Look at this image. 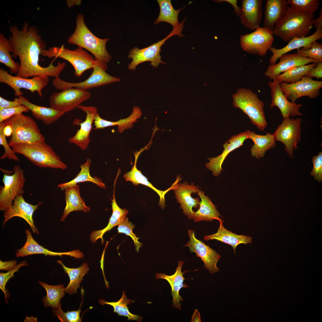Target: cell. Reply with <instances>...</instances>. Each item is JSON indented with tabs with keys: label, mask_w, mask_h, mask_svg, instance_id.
<instances>
[{
	"label": "cell",
	"mask_w": 322,
	"mask_h": 322,
	"mask_svg": "<svg viewBox=\"0 0 322 322\" xmlns=\"http://www.w3.org/2000/svg\"><path fill=\"white\" fill-rule=\"evenodd\" d=\"M53 313L58 317L62 322H81L82 318L80 317L81 312L80 307L77 310L67 311L64 312L61 308V305L57 309H53Z\"/></svg>",
	"instance_id": "bcb514c9"
},
{
	"label": "cell",
	"mask_w": 322,
	"mask_h": 322,
	"mask_svg": "<svg viewBox=\"0 0 322 322\" xmlns=\"http://www.w3.org/2000/svg\"><path fill=\"white\" fill-rule=\"evenodd\" d=\"M239 17L241 24L252 30L260 27L262 16V0H242Z\"/></svg>",
	"instance_id": "7402d4cb"
},
{
	"label": "cell",
	"mask_w": 322,
	"mask_h": 322,
	"mask_svg": "<svg viewBox=\"0 0 322 322\" xmlns=\"http://www.w3.org/2000/svg\"><path fill=\"white\" fill-rule=\"evenodd\" d=\"M4 132L6 137H10L12 135V129L11 126L9 125H6L4 128Z\"/></svg>",
	"instance_id": "680465c9"
},
{
	"label": "cell",
	"mask_w": 322,
	"mask_h": 322,
	"mask_svg": "<svg viewBox=\"0 0 322 322\" xmlns=\"http://www.w3.org/2000/svg\"><path fill=\"white\" fill-rule=\"evenodd\" d=\"M15 99L19 102L21 105L28 108L36 120H40L47 125L57 121L65 114L51 107L41 106L33 104L22 96Z\"/></svg>",
	"instance_id": "f1b7e54d"
},
{
	"label": "cell",
	"mask_w": 322,
	"mask_h": 322,
	"mask_svg": "<svg viewBox=\"0 0 322 322\" xmlns=\"http://www.w3.org/2000/svg\"><path fill=\"white\" fill-rule=\"evenodd\" d=\"M191 322H201L200 314L198 310L196 309L192 316Z\"/></svg>",
	"instance_id": "6f0895ef"
},
{
	"label": "cell",
	"mask_w": 322,
	"mask_h": 322,
	"mask_svg": "<svg viewBox=\"0 0 322 322\" xmlns=\"http://www.w3.org/2000/svg\"><path fill=\"white\" fill-rule=\"evenodd\" d=\"M39 284L46 290L47 294L43 298L42 301L45 307H51L57 309L61 305V300L65 295V288L64 285L60 284L51 285L39 281Z\"/></svg>",
	"instance_id": "f35d334b"
},
{
	"label": "cell",
	"mask_w": 322,
	"mask_h": 322,
	"mask_svg": "<svg viewBox=\"0 0 322 322\" xmlns=\"http://www.w3.org/2000/svg\"><path fill=\"white\" fill-rule=\"evenodd\" d=\"M185 21L183 20L179 27L174 28L171 32L165 38L149 46L139 49L134 47L129 51L128 55L129 59H132L131 62L128 65V69L130 70H134L139 64L146 61L151 62L150 64L154 68L157 67L160 64H166L161 60L160 52L161 47L165 41L173 35H177L179 37L183 36L182 32L183 27Z\"/></svg>",
	"instance_id": "52a82bcc"
},
{
	"label": "cell",
	"mask_w": 322,
	"mask_h": 322,
	"mask_svg": "<svg viewBox=\"0 0 322 322\" xmlns=\"http://www.w3.org/2000/svg\"><path fill=\"white\" fill-rule=\"evenodd\" d=\"M22 105L17 100L15 99L13 101L7 100L0 96V109L10 108Z\"/></svg>",
	"instance_id": "f5cc1de1"
},
{
	"label": "cell",
	"mask_w": 322,
	"mask_h": 322,
	"mask_svg": "<svg viewBox=\"0 0 322 322\" xmlns=\"http://www.w3.org/2000/svg\"><path fill=\"white\" fill-rule=\"evenodd\" d=\"M118 176V175H117L114 181L113 198L111 199L112 214L109 219L107 225L105 228L102 230L94 231L90 233V240L93 244L95 243L98 239H100L101 244H103L104 242V241L103 239L104 234L114 227L119 225L122 223L126 218V215L129 213L128 211L126 209H122L119 206L116 200L115 195V187Z\"/></svg>",
	"instance_id": "4316f807"
},
{
	"label": "cell",
	"mask_w": 322,
	"mask_h": 322,
	"mask_svg": "<svg viewBox=\"0 0 322 322\" xmlns=\"http://www.w3.org/2000/svg\"><path fill=\"white\" fill-rule=\"evenodd\" d=\"M157 1L159 5L160 11L158 17L154 22V24L164 22L170 24L173 28L179 27L180 23L178 21V16L182 9L175 10L171 0H157Z\"/></svg>",
	"instance_id": "74e56055"
},
{
	"label": "cell",
	"mask_w": 322,
	"mask_h": 322,
	"mask_svg": "<svg viewBox=\"0 0 322 322\" xmlns=\"http://www.w3.org/2000/svg\"><path fill=\"white\" fill-rule=\"evenodd\" d=\"M5 126L4 121L0 123V145L3 146L5 150L3 155L0 157V160H2L7 158L10 160L19 161V160L18 157L16 155L12 149L10 148V146L7 142L6 136L4 132V128Z\"/></svg>",
	"instance_id": "c3c4849f"
},
{
	"label": "cell",
	"mask_w": 322,
	"mask_h": 322,
	"mask_svg": "<svg viewBox=\"0 0 322 322\" xmlns=\"http://www.w3.org/2000/svg\"><path fill=\"white\" fill-rule=\"evenodd\" d=\"M57 262L62 266L65 273L68 274L70 279L69 284L65 288V292L71 295L76 293L77 292V289L80 287V284L83 280V277L89 271L87 263H84L80 267L77 268H70L66 267L62 261L58 260Z\"/></svg>",
	"instance_id": "d590c367"
},
{
	"label": "cell",
	"mask_w": 322,
	"mask_h": 322,
	"mask_svg": "<svg viewBox=\"0 0 322 322\" xmlns=\"http://www.w3.org/2000/svg\"><path fill=\"white\" fill-rule=\"evenodd\" d=\"M142 115L141 109L137 106H134L132 112L129 116L125 118L120 119L115 121L103 119L97 112L95 116L94 121L95 129H103L108 127L117 126L118 132L122 133L125 130L131 128L134 125L133 123L141 117Z\"/></svg>",
	"instance_id": "4dcf8cb0"
},
{
	"label": "cell",
	"mask_w": 322,
	"mask_h": 322,
	"mask_svg": "<svg viewBox=\"0 0 322 322\" xmlns=\"http://www.w3.org/2000/svg\"><path fill=\"white\" fill-rule=\"evenodd\" d=\"M247 139L248 137L246 131L231 137L223 145L224 150L221 154L216 157L208 158L210 162L205 164L206 167L212 172L214 176H218L222 170V165L228 154L242 145Z\"/></svg>",
	"instance_id": "cb8c5ba5"
},
{
	"label": "cell",
	"mask_w": 322,
	"mask_h": 322,
	"mask_svg": "<svg viewBox=\"0 0 322 322\" xmlns=\"http://www.w3.org/2000/svg\"><path fill=\"white\" fill-rule=\"evenodd\" d=\"M302 119L288 118L284 119L273 134L275 141H279L285 145V150L292 158L294 150L298 148V144L301 139Z\"/></svg>",
	"instance_id": "4fadbf2b"
},
{
	"label": "cell",
	"mask_w": 322,
	"mask_h": 322,
	"mask_svg": "<svg viewBox=\"0 0 322 322\" xmlns=\"http://www.w3.org/2000/svg\"><path fill=\"white\" fill-rule=\"evenodd\" d=\"M190 240L184 247H188L190 251L195 253L196 257L200 258L203 262L205 268L212 274L217 272L219 269L217 264L221 255L200 240L196 238L195 231L188 230Z\"/></svg>",
	"instance_id": "2e32d148"
},
{
	"label": "cell",
	"mask_w": 322,
	"mask_h": 322,
	"mask_svg": "<svg viewBox=\"0 0 322 322\" xmlns=\"http://www.w3.org/2000/svg\"><path fill=\"white\" fill-rule=\"evenodd\" d=\"M134 227V225L129 221L128 217H126L123 222L118 225L117 230L119 233L125 234L132 239L134 243L135 250L138 252L143 244L139 242V238L137 237L132 232V230Z\"/></svg>",
	"instance_id": "7dc6e473"
},
{
	"label": "cell",
	"mask_w": 322,
	"mask_h": 322,
	"mask_svg": "<svg viewBox=\"0 0 322 322\" xmlns=\"http://www.w3.org/2000/svg\"><path fill=\"white\" fill-rule=\"evenodd\" d=\"M185 261L180 260L178 262V266L175 273L171 275H167L164 273H157L155 277L157 279H163L166 280L170 284L171 289V294L173 298L172 306L179 310H181L180 301L183 302V299L179 295V291L182 288L189 287L184 283L186 279L183 276L184 272H182V267Z\"/></svg>",
	"instance_id": "484cf974"
},
{
	"label": "cell",
	"mask_w": 322,
	"mask_h": 322,
	"mask_svg": "<svg viewBox=\"0 0 322 322\" xmlns=\"http://www.w3.org/2000/svg\"><path fill=\"white\" fill-rule=\"evenodd\" d=\"M312 161L313 168L310 174L318 182H321L322 181V151L320 152L317 156L313 157Z\"/></svg>",
	"instance_id": "f907efd6"
},
{
	"label": "cell",
	"mask_w": 322,
	"mask_h": 322,
	"mask_svg": "<svg viewBox=\"0 0 322 322\" xmlns=\"http://www.w3.org/2000/svg\"><path fill=\"white\" fill-rule=\"evenodd\" d=\"M91 162L90 159H87L86 162L80 165L81 170L74 179L69 182L58 184V187L61 190H64L67 188L74 186L77 183L90 182L101 188H106L105 185L102 182L101 179L96 176L92 177L90 175V167Z\"/></svg>",
	"instance_id": "8d00e7d4"
},
{
	"label": "cell",
	"mask_w": 322,
	"mask_h": 322,
	"mask_svg": "<svg viewBox=\"0 0 322 322\" xmlns=\"http://www.w3.org/2000/svg\"><path fill=\"white\" fill-rule=\"evenodd\" d=\"M9 50L13 58L18 57L20 66L16 76L25 78L39 76L49 80V77H59L66 64L58 61L56 66L52 61L47 67L39 63V55L46 49V44L38 28L25 22L20 29L16 25L9 28Z\"/></svg>",
	"instance_id": "6da1fadb"
},
{
	"label": "cell",
	"mask_w": 322,
	"mask_h": 322,
	"mask_svg": "<svg viewBox=\"0 0 322 322\" xmlns=\"http://www.w3.org/2000/svg\"><path fill=\"white\" fill-rule=\"evenodd\" d=\"M286 0H267L265 6L264 27L272 32L283 18L288 5Z\"/></svg>",
	"instance_id": "f546056e"
},
{
	"label": "cell",
	"mask_w": 322,
	"mask_h": 322,
	"mask_svg": "<svg viewBox=\"0 0 322 322\" xmlns=\"http://www.w3.org/2000/svg\"><path fill=\"white\" fill-rule=\"evenodd\" d=\"M25 232L26 234V240L23 246L16 250L17 252L16 255L17 257H23L36 254H43L45 256H61L63 255H68L78 259L83 258L84 257L83 253L79 250L64 252H56L49 250L39 244L34 239L29 230L27 229Z\"/></svg>",
	"instance_id": "603a6c76"
},
{
	"label": "cell",
	"mask_w": 322,
	"mask_h": 322,
	"mask_svg": "<svg viewBox=\"0 0 322 322\" xmlns=\"http://www.w3.org/2000/svg\"><path fill=\"white\" fill-rule=\"evenodd\" d=\"M30 111L28 108L22 105L12 108L0 109V123L14 115L28 112Z\"/></svg>",
	"instance_id": "681fc988"
},
{
	"label": "cell",
	"mask_w": 322,
	"mask_h": 322,
	"mask_svg": "<svg viewBox=\"0 0 322 322\" xmlns=\"http://www.w3.org/2000/svg\"><path fill=\"white\" fill-rule=\"evenodd\" d=\"M319 17L315 19H313L312 22L315 27L317 29H322V8L320 11Z\"/></svg>",
	"instance_id": "9f6ffc18"
},
{
	"label": "cell",
	"mask_w": 322,
	"mask_h": 322,
	"mask_svg": "<svg viewBox=\"0 0 322 322\" xmlns=\"http://www.w3.org/2000/svg\"><path fill=\"white\" fill-rule=\"evenodd\" d=\"M197 193L201 201L199 209L194 212L193 219L195 222L200 221H212L214 219L223 221L222 217L217 210V207L211 201L209 198L205 195V192L199 190Z\"/></svg>",
	"instance_id": "836d02e7"
},
{
	"label": "cell",
	"mask_w": 322,
	"mask_h": 322,
	"mask_svg": "<svg viewBox=\"0 0 322 322\" xmlns=\"http://www.w3.org/2000/svg\"><path fill=\"white\" fill-rule=\"evenodd\" d=\"M248 138L253 141L254 145L251 148V155L257 159L264 157L267 150L275 147V140L273 134L267 133L266 135H261L256 134L253 131L247 130Z\"/></svg>",
	"instance_id": "e575fe53"
},
{
	"label": "cell",
	"mask_w": 322,
	"mask_h": 322,
	"mask_svg": "<svg viewBox=\"0 0 322 322\" xmlns=\"http://www.w3.org/2000/svg\"><path fill=\"white\" fill-rule=\"evenodd\" d=\"M12 129L9 146L21 143H34L44 141L36 122L31 117L23 114L14 115L4 120Z\"/></svg>",
	"instance_id": "5b68a950"
},
{
	"label": "cell",
	"mask_w": 322,
	"mask_h": 322,
	"mask_svg": "<svg viewBox=\"0 0 322 322\" xmlns=\"http://www.w3.org/2000/svg\"><path fill=\"white\" fill-rule=\"evenodd\" d=\"M216 2L219 3H222L223 1L227 2L231 4L233 7L234 11L237 16L239 17L240 10V7L237 5V1L236 0H215Z\"/></svg>",
	"instance_id": "11a10c76"
},
{
	"label": "cell",
	"mask_w": 322,
	"mask_h": 322,
	"mask_svg": "<svg viewBox=\"0 0 322 322\" xmlns=\"http://www.w3.org/2000/svg\"><path fill=\"white\" fill-rule=\"evenodd\" d=\"M107 68V63L95 61L91 75L84 81L78 83L67 82L58 77L54 78L52 84L58 90L62 91L68 88H75L87 90L120 81V78L112 76L106 72Z\"/></svg>",
	"instance_id": "9c48e42d"
},
{
	"label": "cell",
	"mask_w": 322,
	"mask_h": 322,
	"mask_svg": "<svg viewBox=\"0 0 322 322\" xmlns=\"http://www.w3.org/2000/svg\"><path fill=\"white\" fill-rule=\"evenodd\" d=\"M66 2L67 5L69 8L72 7L75 5H79L80 4L81 0H67Z\"/></svg>",
	"instance_id": "91938a15"
},
{
	"label": "cell",
	"mask_w": 322,
	"mask_h": 322,
	"mask_svg": "<svg viewBox=\"0 0 322 322\" xmlns=\"http://www.w3.org/2000/svg\"><path fill=\"white\" fill-rule=\"evenodd\" d=\"M317 63H312L294 67L278 75L274 78L280 83L282 82L288 83H296L300 80L303 76L305 75L311 69L315 66Z\"/></svg>",
	"instance_id": "60d3db41"
},
{
	"label": "cell",
	"mask_w": 322,
	"mask_h": 322,
	"mask_svg": "<svg viewBox=\"0 0 322 322\" xmlns=\"http://www.w3.org/2000/svg\"><path fill=\"white\" fill-rule=\"evenodd\" d=\"M11 147L15 153L23 155L38 167L63 170L67 168L52 147L44 141L34 143L18 144Z\"/></svg>",
	"instance_id": "277c9868"
},
{
	"label": "cell",
	"mask_w": 322,
	"mask_h": 322,
	"mask_svg": "<svg viewBox=\"0 0 322 322\" xmlns=\"http://www.w3.org/2000/svg\"><path fill=\"white\" fill-rule=\"evenodd\" d=\"M322 38V29H317L312 35L305 37L295 38L291 40L288 44L280 49L272 47L270 50L273 55L269 60L270 64L273 65L282 55L295 49L301 48L302 49H309L314 42Z\"/></svg>",
	"instance_id": "d4e9b609"
},
{
	"label": "cell",
	"mask_w": 322,
	"mask_h": 322,
	"mask_svg": "<svg viewBox=\"0 0 322 322\" xmlns=\"http://www.w3.org/2000/svg\"><path fill=\"white\" fill-rule=\"evenodd\" d=\"M76 25L74 32L68 38V43L86 49L93 55L95 61L108 64L112 58L106 48L109 38L102 39L94 35L86 26L82 13L78 14Z\"/></svg>",
	"instance_id": "7a4b0ae2"
},
{
	"label": "cell",
	"mask_w": 322,
	"mask_h": 322,
	"mask_svg": "<svg viewBox=\"0 0 322 322\" xmlns=\"http://www.w3.org/2000/svg\"><path fill=\"white\" fill-rule=\"evenodd\" d=\"M87 90L69 88L59 92H54L50 95L49 103L50 107L65 113L72 111L91 97Z\"/></svg>",
	"instance_id": "8fae6325"
},
{
	"label": "cell",
	"mask_w": 322,
	"mask_h": 322,
	"mask_svg": "<svg viewBox=\"0 0 322 322\" xmlns=\"http://www.w3.org/2000/svg\"><path fill=\"white\" fill-rule=\"evenodd\" d=\"M125 291H123L121 298L116 302H107L103 299L99 300V302L101 305H109L113 306L114 312L118 314L121 316L126 317L128 318L127 320H134L138 322H141L143 318L139 315L132 314L129 311L127 307L128 304L132 302L131 300L127 298Z\"/></svg>",
	"instance_id": "ab89813d"
},
{
	"label": "cell",
	"mask_w": 322,
	"mask_h": 322,
	"mask_svg": "<svg viewBox=\"0 0 322 322\" xmlns=\"http://www.w3.org/2000/svg\"><path fill=\"white\" fill-rule=\"evenodd\" d=\"M297 53L300 56L309 58L322 62V44L317 41L313 42L307 49H297Z\"/></svg>",
	"instance_id": "ee69618b"
},
{
	"label": "cell",
	"mask_w": 322,
	"mask_h": 322,
	"mask_svg": "<svg viewBox=\"0 0 322 322\" xmlns=\"http://www.w3.org/2000/svg\"><path fill=\"white\" fill-rule=\"evenodd\" d=\"M280 86L287 99L295 102L298 99L304 96H307L309 98L318 97L322 87V81L314 80L312 78L305 75L296 83H288L282 82Z\"/></svg>",
	"instance_id": "5bb4252c"
},
{
	"label": "cell",
	"mask_w": 322,
	"mask_h": 322,
	"mask_svg": "<svg viewBox=\"0 0 322 322\" xmlns=\"http://www.w3.org/2000/svg\"><path fill=\"white\" fill-rule=\"evenodd\" d=\"M41 55L49 58H60L68 61L73 67L74 74L77 77L80 76L86 71L93 69L95 62L94 58L80 47L74 50L65 48L64 45L52 47L43 51Z\"/></svg>",
	"instance_id": "ba28073f"
},
{
	"label": "cell",
	"mask_w": 322,
	"mask_h": 322,
	"mask_svg": "<svg viewBox=\"0 0 322 322\" xmlns=\"http://www.w3.org/2000/svg\"><path fill=\"white\" fill-rule=\"evenodd\" d=\"M288 4L293 10L309 14H314L318 9L319 0H288Z\"/></svg>",
	"instance_id": "7bdbcfd3"
},
{
	"label": "cell",
	"mask_w": 322,
	"mask_h": 322,
	"mask_svg": "<svg viewBox=\"0 0 322 322\" xmlns=\"http://www.w3.org/2000/svg\"><path fill=\"white\" fill-rule=\"evenodd\" d=\"M223 221H220V225L217 232L214 234L205 236L203 239L205 241L216 240L228 244L232 247L234 252L237 246L240 244H251L252 238L244 235H238L225 229L223 225Z\"/></svg>",
	"instance_id": "1f68e13d"
},
{
	"label": "cell",
	"mask_w": 322,
	"mask_h": 322,
	"mask_svg": "<svg viewBox=\"0 0 322 322\" xmlns=\"http://www.w3.org/2000/svg\"><path fill=\"white\" fill-rule=\"evenodd\" d=\"M273 80V81H269L268 83L272 98L270 108L275 106L277 107L284 119L290 118L291 116L302 115L299 111L302 104L289 101L282 92L280 86V83L275 78Z\"/></svg>",
	"instance_id": "ac0fdd59"
},
{
	"label": "cell",
	"mask_w": 322,
	"mask_h": 322,
	"mask_svg": "<svg viewBox=\"0 0 322 322\" xmlns=\"http://www.w3.org/2000/svg\"><path fill=\"white\" fill-rule=\"evenodd\" d=\"M322 62L317 63L315 66L311 69L305 76L310 77H315L317 79L322 78Z\"/></svg>",
	"instance_id": "816d5d0a"
},
{
	"label": "cell",
	"mask_w": 322,
	"mask_h": 322,
	"mask_svg": "<svg viewBox=\"0 0 322 322\" xmlns=\"http://www.w3.org/2000/svg\"><path fill=\"white\" fill-rule=\"evenodd\" d=\"M23 195L20 194L17 196L14 199L12 205L4 211V219L2 225L4 226L8 221L13 217H20L28 224L33 233L39 234V231L34 225L33 215L42 202H40L36 205H32L25 200Z\"/></svg>",
	"instance_id": "e0dca14e"
},
{
	"label": "cell",
	"mask_w": 322,
	"mask_h": 322,
	"mask_svg": "<svg viewBox=\"0 0 322 322\" xmlns=\"http://www.w3.org/2000/svg\"><path fill=\"white\" fill-rule=\"evenodd\" d=\"M10 43L8 39L4 34H0V62L9 68L10 71L17 74L18 71L20 64L15 62L12 58L9 50Z\"/></svg>",
	"instance_id": "b9f144b4"
},
{
	"label": "cell",
	"mask_w": 322,
	"mask_h": 322,
	"mask_svg": "<svg viewBox=\"0 0 322 322\" xmlns=\"http://www.w3.org/2000/svg\"><path fill=\"white\" fill-rule=\"evenodd\" d=\"M16 260L3 261L0 260V270H10L13 268L16 265Z\"/></svg>",
	"instance_id": "db71d44e"
},
{
	"label": "cell",
	"mask_w": 322,
	"mask_h": 322,
	"mask_svg": "<svg viewBox=\"0 0 322 322\" xmlns=\"http://www.w3.org/2000/svg\"><path fill=\"white\" fill-rule=\"evenodd\" d=\"M0 169L4 174L2 180L4 186L0 188V210L4 211L12 205L17 196L24 194L26 179L24 171L19 165H15L11 171Z\"/></svg>",
	"instance_id": "30bf717a"
},
{
	"label": "cell",
	"mask_w": 322,
	"mask_h": 322,
	"mask_svg": "<svg viewBox=\"0 0 322 322\" xmlns=\"http://www.w3.org/2000/svg\"><path fill=\"white\" fill-rule=\"evenodd\" d=\"M278 63L270 64L265 72L266 76L273 79L276 76L294 67L312 63L321 62L319 61L299 55L297 53L285 54L279 58Z\"/></svg>",
	"instance_id": "44dd1931"
},
{
	"label": "cell",
	"mask_w": 322,
	"mask_h": 322,
	"mask_svg": "<svg viewBox=\"0 0 322 322\" xmlns=\"http://www.w3.org/2000/svg\"><path fill=\"white\" fill-rule=\"evenodd\" d=\"M27 265V262L24 260L16 265L13 268L7 272H1L0 273V288L4 294V298L6 302H8L7 298H9L10 295L8 290L5 288L7 283L10 278L14 276V274L15 272L18 271L20 268Z\"/></svg>",
	"instance_id": "f6af8a7d"
},
{
	"label": "cell",
	"mask_w": 322,
	"mask_h": 322,
	"mask_svg": "<svg viewBox=\"0 0 322 322\" xmlns=\"http://www.w3.org/2000/svg\"><path fill=\"white\" fill-rule=\"evenodd\" d=\"M49 80L39 76L31 78H25L10 74L7 70L0 69V82L7 84L14 91V95L18 97L23 93L20 89H24L33 93L37 92L38 95L43 97L42 90L48 85Z\"/></svg>",
	"instance_id": "9a60e30c"
},
{
	"label": "cell",
	"mask_w": 322,
	"mask_h": 322,
	"mask_svg": "<svg viewBox=\"0 0 322 322\" xmlns=\"http://www.w3.org/2000/svg\"><path fill=\"white\" fill-rule=\"evenodd\" d=\"M86 114V119L81 123H78L80 127L73 136L69 138L68 142L73 144L82 150H86L91 141L90 135L92 129L94 118L97 109L94 106H86L80 105L78 107Z\"/></svg>",
	"instance_id": "d6986e66"
},
{
	"label": "cell",
	"mask_w": 322,
	"mask_h": 322,
	"mask_svg": "<svg viewBox=\"0 0 322 322\" xmlns=\"http://www.w3.org/2000/svg\"><path fill=\"white\" fill-rule=\"evenodd\" d=\"M179 182H177L173 189L175 196L184 214L190 219H193L194 211L192 208H199L200 201L199 198H193L191 194L197 193L200 190L199 187L195 186L193 182L189 184L186 182L182 183H178Z\"/></svg>",
	"instance_id": "ffe728a7"
},
{
	"label": "cell",
	"mask_w": 322,
	"mask_h": 322,
	"mask_svg": "<svg viewBox=\"0 0 322 322\" xmlns=\"http://www.w3.org/2000/svg\"><path fill=\"white\" fill-rule=\"evenodd\" d=\"M314 14L294 10L287 6L285 15L272 31L285 42L295 38L307 36L312 27Z\"/></svg>",
	"instance_id": "3957f363"
},
{
	"label": "cell",
	"mask_w": 322,
	"mask_h": 322,
	"mask_svg": "<svg viewBox=\"0 0 322 322\" xmlns=\"http://www.w3.org/2000/svg\"><path fill=\"white\" fill-rule=\"evenodd\" d=\"M272 32L261 27L249 34L241 35L240 44L242 49L251 54L265 55L272 47L274 38Z\"/></svg>",
	"instance_id": "7c38bea8"
},
{
	"label": "cell",
	"mask_w": 322,
	"mask_h": 322,
	"mask_svg": "<svg viewBox=\"0 0 322 322\" xmlns=\"http://www.w3.org/2000/svg\"><path fill=\"white\" fill-rule=\"evenodd\" d=\"M233 106L239 108L250 119L252 124L264 131L267 124L264 110V103L251 90L240 88L233 95Z\"/></svg>",
	"instance_id": "8992f818"
},
{
	"label": "cell",
	"mask_w": 322,
	"mask_h": 322,
	"mask_svg": "<svg viewBox=\"0 0 322 322\" xmlns=\"http://www.w3.org/2000/svg\"><path fill=\"white\" fill-rule=\"evenodd\" d=\"M64 190L66 205L61 221H64L72 211H83L84 212L89 211L90 207L86 205L84 200L80 196L79 185H76L68 187Z\"/></svg>",
	"instance_id": "d6a6232c"
},
{
	"label": "cell",
	"mask_w": 322,
	"mask_h": 322,
	"mask_svg": "<svg viewBox=\"0 0 322 322\" xmlns=\"http://www.w3.org/2000/svg\"><path fill=\"white\" fill-rule=\"evenodd\" d=\"M147 148V147L146 146L144 148H141L139 151L135 153V159L134 166L130 171L124 174L123 178L125 179L126 181H129L132 182L135 186H137L140 184H141L148 186L154 190L159 196V205L161 208L164 209L165 206V195L169 191L173 189L175 183L174 182L170 188L165 191L159 190L149 182L148 179L142 174L140 171L137 169L136 163L138 157L140 154Z\"/></svg>",
	"instance_id": "83f0119b"
}]
</instances>
